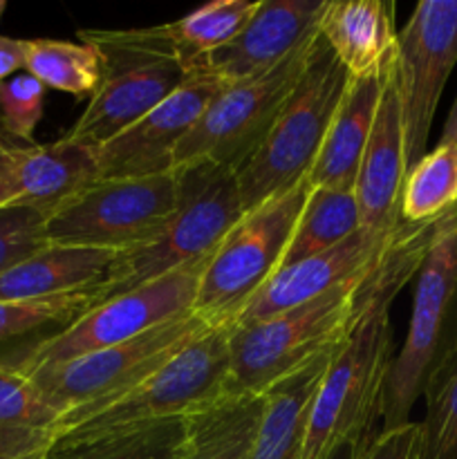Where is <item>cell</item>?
Returning <instances> with one entry per match:
<instances>
[{"label":"cell","mask_w":457,"mask_h":459,"mask_svg":"<svg viewBox=\"0 0 457 459\" xmlns=\"http://www.w3.org/2000/svg\"><path fill=\"white\" fill-rule=\"evenodd\" d=\"M179 204L155 238L116 254L99 285V303L206 260L245 215L233 170L202 164L177 169Z\"/></svg>","instance_id":"cell-1"},{"label":"cell","mask_w":457,"mask_h":459,"mask_svg":"<svg viewBox=\"0 0 457 459\" xmlns=\"http://www.w3.org/2000/svg\"><path fill=\"white\" fill-rule=\"evenodd\" d=\"M215 325L220 323L188 309L186 314H179L133 341L67 361L27 368L22 372L30 377L45 402L61 415L63 435L90 412L116 402L143 379L155 375L161 366Z\"/></svg>","instance_id":"cell-2"},{"label":"cell","mask_w":457,"mask_h":459,"mask_svg":"<svg viewBox=\"0 0 457 459\" xmlns=\"http://www.w3.org/2000/svg\"><path fill=\"white\" fill-rule=\"evenodd\" d=\"M375 267L376 263L321 299L251 325L231 327V368L224 394L264 393L276 381L343 345L357 321L358 291Z\"/></svg>","instance_id":"cell-3"},{"label":"cell","mask_w":457,"mask_h":459,"mask_svg":"<svg viewBox=\"0 0 457 459\" xmlns=\"http://www.w3.org/2000/svg\"><path fill=\"white\" fill-rule=\"evenodd\" d=\"M457 354V206L448 211L417 272L410 325L384 390V430L410 421L412 408Z\"/></svg>","instance_id":"cell-4"},{"label":"cell","mask_w":457,"mask_h":459,"mask_svg":"<svg viewBox=\"0 0 457 459\" xmlns=\"http://www.w3.org/2000/svg\"><path fill=\"white\" fill-rule=\"evenodd\" d=\"M348 81V72L318 36L298 85L258 151L236 173L245 213L307 179Z\"/></svg>","instance_id":"cell-5"},{"label":"cell","mask_w":457,"mask_h":459,"mask_svg":"<svg viewBox=\"0 0 457 459\" xmlns=\"http://www.w3.org/2000/svg\"><path fill=\"white\" fill-rule=\"evenodd\" d=\"M231 368V325L220 323L116 402L90 412L58 437L74 444L157 421L177 420L224 397Z\"/></svg>","instance_id":"cell-6"},{"label":"cell","mask_w":457,"mask_h":459,"mask_svg":"<svg viewBox=\"0 0 457 459\" xmlns=\"http://www.w3.org/2000/svg\"><path fill=\"white\" fill-rule=\"evenodd\" d=\"M316 39L318 31L273 70L224 85L179 143L173 170L211 164L237 173L298 85Z\"/></svg>","instance_id":"cell-7"},{"label":"cell","mask_w":457,"mask_h":459,"mask_svg":"<svg viewBox=\"0 0 457 459\" xmlns=\"http://www.w3.org/2000/svg\"><path fill=\"white\" fill-rule=\"evenodd\" d=\"M307 195L309 184L305 179L237 220L206 260L193 305L197 314L231 325L246 300L280 269Z\"/></svg>","instance_id":"cell-8"},{"label":"cell","mask_w":457,"mask_h":459,"mask_svg":"<svg viewBox=\"0 0 457 459\" xmlns=\"http://www.w3.org/2000/svg\"><path fill=\"white\" fill-rule=\"evenodd\" d=\"M182 175L101 179L45 220L49 245L121 254L160 233L175 213Z\"/></svg>","instance_id":"cell-9"},{"label":"cell","mask_w":457,"mask_h":459,"mask_svg":"<svg viewBox=\"0 0 457 459\" xmlns=\"http://www.w3.org/2000/svg\"><path fill=\"white\" fill-rule=\"evenodd\" d=\"M457 63V0H421L397 36L394 83L406 166L426 155L444 85Z\"/></svg>","instance_id":"cell-10"},{"label":"cell","mask_w":457,"mask_h":459,"mask_svg":"<svg viewBox=\"0 0 457 459\" xmlns=\"http://www.w3.org/2000/svg\"><path fill=\"white\" fill-rule=\"evenodd\" d=\"M206 260L188 264L160 281L148 282V285L90 307L70 327L45 341L27 359L21 372L27 368L67 361V359L125 343V341L137 339L179 314H186L195 305L197 287H200Z\"/></svg>","instance_id":"cell-11"},{"label":"cell","mask_w":457,"mask_h":459,"mask_svg":"<svg viewBox=\"0 0 457 459\" xmlns=\"http://www.w3.org/2000/svg\"><path fill=\"white\" fill-rule=\"evenodd\" d=\"M90 45L101 52V85L65 137L99 148L160 106L188 74L173 58L119 45Z\"/></svg>","instance_id":"cell-12"},{"label":"cell","mask_w":457,"mask_h":459,"mask_svg":"<svg viewBox=\"0 0 457 459\" xmlns=\"http://www.w3.org/2000/svg\"><path fill=\"white\" fill-rule=\"evenodd\" d=\"M227 81L213 72H191L177 90L146 117L97 148L101 179L155 178L173 173L175 152Z\"/></svg>","instance_id":"cell-13"},{"label":"cell","mask_w":457,"mask_h":459,"mask_svg":"<svg viewBox=\"0 0 457 459\" xmlns=\"http://www.w3.org/2000/svg\"><path fill=\"white\" fill-rule=\"evenodd\" d=\"M260 0H215L184 18L142 30H79L83 43H106L155 56L173 58L186 74L200 70L206 56L231 43L258 12Z\"/></svg>","instance_id":"cell-14"},{"label":"cell","mask_w":457,"mask_h":459,"mask_svg":"<svg viewBox=\"0 0 457 459\" xmlns=\"http://www.w3.org/2000/svg\"><path fill=\"white\" fill-rule=\"evenodd\" d=\"M327 0H260L240 34L204 58L202 67L227 83L258 76L280 65L314 39Z\"/></svg>","instance_id":"cell-15"},{"label":"cell","mask_w":457,"mask_h":459,"mask_svg":"<svg viewBox=\"0 0 457 459\" xmlns=\"http://www.w3.org/2000/svg\"><path fill=\"white\" fill-rule=\"evenodd\" d=\"M406 151H403L401 106H399L394 65L385 81L376 110L372 134L363 152L354 195L358 204L361 231L379 242H390L401 227L399 202L406 179Z\"/></svg>","instance_id":"cell-16"},{"label":"cell","mask_w":457,"mask_h":459,"mask_svg":"<svg viewBox=\"0 0 457 459\" xmlns=\"http://www.w3.org/2000/svg\"><path fill=\"white\" fill-rule=\"evenodd\" d=\"M399 231V229H397ZM394 238V236H392ZM392 242V240H390ZM390 242H379L358 229L352 238L341 242L334 249L312 255L307 260L278 269L233 318L231 327L251 325L269 316L294 309L298 305L321 299L327 291L336 290L357 273L366 272L379 263Z\"/></svg>","instance_id":"cell-17"},{"label":"cell","mask_w":457,"mask_h":459,"mask_svg":"<svg viewBox=\"0 0 457 459\" xmlns=\"http://www.w3.org/2000/svg\"><path fill=\"white\" fill-rule=\"evenodd\" d=\"M12 202L27 206L45 218L65 206L81 193L101 182L97 146L61 137L54 143L13 142L9 151Z\"/></svg>","instance_id":"cell-18"},{"label":"cell","mask_w":457,"mask_h":459,"mask_svg":"<svg viewBox=\"0 0 457 459\" xmlns=\"http://www.w3.org/2000/svg\"><path fill=\"white\" fill-rule=\"evenodd\" d=\"M318 36L349 79H375L397 56L394 4L385 0H327Z\"/></svg>","instance_id":"cell-19"},{"label":"cell","mask_w":457,"mask_h":459,"mask_svg":"<svg viewBox=\"0 0 457 459\" xmlns=\"http://www.w3.org/2000/svg\"><path fill=\"white\" fill-rule=\"evenodd\" d=\"M390 70L375 79L348 81L343 99L327 128L325 142L307 175L309 186L352 191Z\"/></svg>","instance_id":"cell-20"},{"label":"cell","mask_w":457,"mask_h":459,"mask_svg":"<svg viewBox=\"0 0 457 459\" xmlns=\"http://www.w3.org/2000/svg\"><path fill=\"white\" fill-rule=\"evenodd\" d=\"M336 350L314 359L264 390L263 417L251 459H300L314 397Z\"/></svg>","instance_id":"cell-21"},{"label":"cell","mask_w":457,"mask_h":459,"mask_svg":"<svg viewBox=\"0 0 457 459\" xmlns=\"http://www.w3.org/2000/svg\"><path fill=\"white\" fill-rule=\"evenodd\" d=\"M116 254L49 245L0 273V300H36L99 287Z\"/></svg>","instance_id":"cell-22"},{"label":"cell","mask_w":457,"mask_h":459,"mask_svg":"<svg viewBox=\"0 0 457 459\" xmlns=\"http://www.w3.org/2000/svg\"><path fill=\"white\" fill-rule=\"evenodd\" d=\"M99 300V287L36 300H0V366L21 370L52 336L70 327Z\"/></svg>","instance_id":"cell-23"},{"label":"cell","mask_w":457,"mask_h":459,"mask_svg":"<svg viewBox=\"0 0 457 459\" xmlns=\"http://www.w3.org/2000/svg\"><path fill=\"white\" fill-rule=\"evenodd\" d=\"M61 437V415L30 377L0 366V459H47Z\"/></svg>","instance_id":"cell-24"},{"label":"cell","mask_w":457,"mask_h":459,"mask_svg":"<svg viewBox=\"0 0 457 459\" xmlns=\"http://www.w3.org/2000/svg\"><path fill=\"white\" fill-rule=\"evenodd\" d=\"M263 406V393L224 394L184 417V459H251Z\"/></svg>","instance_id":"cell-25"},{"label":"cell","mask_w":457,"mask_h":459,"mask_svg":"<svg viewBox=\"0 0 457 459\" xmlns=\"http://www.w3.org/2000/svg\"><path fill=\"white\" fill-rule=\"evenodd\" d=\"M361 229L358 204L352 191L339 188H312L303 211L296 220L294 233L282 255L280 269L307 260L312 255L334 249Z\"/></svg>","instance_id":"cell-26"},{"label":"cell","mask_w":457,"mask_h":459,"mask_svg":"<svg viewBox=\"0 0 457 459\" xmlns=\"http://www.w3.org/2000/svg\"><path fill=\"white\" fill-rule=\"evenodd\" d=\"M25 72L45 88L90 101L101 85V52L83 40L25 39Z\"/></svg>","instance_id":"cell-27"},{"label":"cell","mask_w":457,"mask_h":459,"mask_svg":"<svg viewBox=\"0 0 457 459\" xmlns=\"http://www.w3.org/2000/svg\"><path fill=\"white\" fill-rule=\"evenodd\" d=\"M186 420L157 421L74 444H56L47 459H184Z\"/></svg>","instance_id":"cell-28"},{"label":"cell","mask_w":457,"mask_h":459,"mask_svg":"<svg viewBox=\"0 0 457 459\" xmlns=\"http://www.w3.org/2000/svg\"><path fill=\"white\" fill-rule=\"evenodd\" d=\"M457 206V142H439L403 179L399 218L406 224L439 220Z\"/></svg>","instance_id":"cell-29"},{"label":"cell","mask_w":457,"mask_h":459,"mask_svg":"<svg viewBox=\"0 0 457 459\" xmlns=\"http://www.w3.org/2000/svg\"><path fill=\"white\" fill-rule=\"evenodd\" d=\"M421 459H457V354L426 390Z\"/></svg>","instance_id":"cell-30"},{"label":"cell","mask_w":457,"mask_h":459,"mask_svg":"<svg viewBox=\"0 0 457 459\" xmlns=\"http://www.w3.org/2000/svg\"><path fill=\"white\" fill-rule=\"evenodd\" d=\"M45 88L39 79L22 72L0 81V121L13 139L34 143V133L45 110Z\"/></svg>","instance_id":"cell-31"},{"label":"cell","mask_w":457,"mask_h":459,"mask_svg":"<svg viewBox=\"0 0 457 459\" xmlns=\"http://www.w3.org/2000/svg\"><path fill=\"white\" fill-rule=\"evenodd\" d=\"M45 215L27 206L0 209V273L49 247Z\"/></svg>","instance_id":"cell-32"},{"label":"cell","mask_w":457,"mask_h":459,"mask_svg":"<svg viewBox=\"0 0 457 459\" xmlns=\"http://www.w3.org/2000/svg\"><path fill=\"white\" fill-rule=\"evenodd\" d=\"M421 424L408 421L397 429L381 430L370 437L363 448L361 459H421Z\"/></svg>","instance_id":"cell-33"},{"label":"cell","mask_w":457,"mask_h":459,"mask_svg":"<svg viewBox=\"0 0 457 459\" xmlns=\"http://www.w3.org/2000/svg\"><path fill=\"white\" fill-rule=\"evenodd\" d=\"M25 70V39L0 36V81L12 79L13 72Z\"/></svg>","instance_id":"cell-34"},{"label":"cell","mask_w":457,"mask_h":459,"mask_svg":"<svg viewBox=\"0 0 457 459\" xmlns=\"http://www.w3.org/2000/svg\"><path fill=\"white\" fill-rule=\"evenodd\" d=\"M16 139L4 130L0 121V209L9 206L12 202V169H9V151Z\"/></svg>","instance_id":"cell-35"},{"label":"cell","mask_w":457,"mask_h":459,"mask_svg":"<svg viewBox=\"0 0 457 459\" xmlns=\"http://www.w3.org/2000/svg\"><path fill=\"white\" fill-rule=\"evenodd\" d=\"M367 442H370V435H363V437L352 439V442H345L343 446H339L332 453L330 459H361V453Z\"/></svg>","instance_id":"cell-36"},{"label":"cell","mask_w":457,"mask_h":459,"mask_svg":"<svg viewBox=\"0 0 457 459\" xmlns=\"http://www.w3.org/2000/svg\"><path fill=\"white\" fill-rule=\"evenodd\" d=\"M439 142H457V97L453 101L451 112H448V119L444 124V133Z\"/></svg>","instance_id":"cell-37"},{"label":"cell","mask_w":457,"mask_h":459,"mask_svg":"<svg viewBox=\"0 0 457 459\" xmlns=\"http://www.w3.org/2000/svg\"><path fill=\"white\" fill-rule=\"evenodd\" d=\"M4 9H7V3H4V0H0V18H3Z\"/></svg>","instance_id":"cell-38"}]
</instances>
